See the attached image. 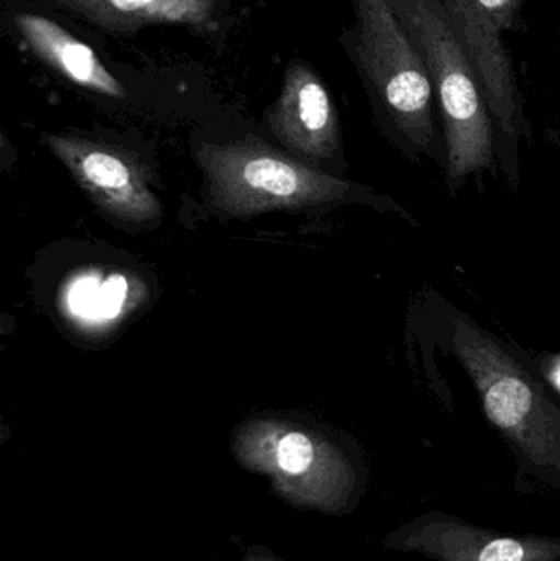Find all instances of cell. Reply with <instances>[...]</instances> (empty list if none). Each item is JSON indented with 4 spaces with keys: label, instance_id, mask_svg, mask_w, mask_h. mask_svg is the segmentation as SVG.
<instances>
[{
    "label": "cell",
    "instance_id": "obj_1",
    "mask_svg": "<svg viewBox=\"0 0 560 561\" xmlns=\"http://www.w3.org/2000/svg\"><path fill=\"white\" fill-rule=\"evenodd\" d=\"M420 46L446 134L447 186L459 193L473 173L495 171V118L441 0H393Z\"/></svg>",
    "mask_w": 560,
    "mask_h": 561
},
{
    "label": "cell",
    "instance_id": "obj_2",
    "mask_svg": "<svg viewBox=\"0 0 560 561\" xmlns=\"http://www.w3.org/2000/svg\"><path fill=\"white\" fill-rule=\"evenodd\" d=\"M355 62L391 128L414 151L439 161L434 125V85L420 46L393 0H352Z\"/></svg>",
    "mask_w": 560,
    "mask_h": 561
},
{
    "label": "cell",
    "instance_id": "obj_3",
    "mask_svg": "<svg viewBox=\"0 0 560 561\" xmlns=\"http://www.w3.org/2000/svg\"><path fill=\"white\" fill-rule=\"evenodd\" d=\"M196 158L206 171L210 203L239 219L344 203L364 190L312 170L255 137L201 145Z\"/></svg>",
    "mask_w": 560,
    "mask_h": 561
},
{
    "label": "cell",
    "instance_id": "obj_4",
    "mask_svg": "<svg viewBox=\"0 0 560 561\" xmlns=\"http://www.w3.org/2000/svg\"><path fill=\"white\" fill-rule=\"evenodd\" d=\"M450 25L476 69L485 92L487 104L502 134L503 147L512 154L518 171L516 145L529 138L523 114L522 95L516 84L505 33L515 25L519 0H441Z\"/></svg>",
    "mask_w": 560,
    "mask_h": 561
},
{
    "label": "cell",
    "instance_id": "obj_5",
    "mask_svg": "<svg viewBox=\"0 0 560 561\" xmlns=\"http://www.w3.org/2000/svg\"><path fill=\"white\" fill-rule=\"evenodd\" d=\"M454 348L496 427L510 434L523 435L532 431L535 435L558 415L541 385L483 330L459 320Z\"/></svg>",
    "mask_w": 560,
    "mask_h": 561
},
{
    "label": "cell",
    "instance_id": "obj_6",
    "mask_svg": "<svg viewBox=\"0 0 560 561\" xmlns=\"http://www.w3.org/2000/svg\"><path fill=\"white\" fill-rule=\"evenodd\" d=\"M43 140L108 216L130 224H147L161 216L160 201L148 186L144 167L128 151L75 135H45Z\"/></svg>",
    "mask_w": 560,
    "mask_h": 561
},
{
    "label": "cell",
    "instance_id": "obj_7",
    "mask_svg": "<svg viewBox=\"0 0 560 561\" xmlns=\"http://www.w3.org/2000/svg\"><path fill=\"white\" fill-rule=\"evenodd\" d=\"M268 121L283 147L308 163L331 160L341 145L334 102L318 72L306 62H289Z\"/></svg>",
    "mask_w": 560,
    "mask_h": 561
},
{
    "label": "cell",
    "instance_id": "obj_8",
    "mask_svg": "<svg viewBox=\"0 0 560 561\" xmlns=\"http://www.w3.org/2000/svg\"><path fill=\"white\" fill-rule=\"evenodd\" d=\"M15 26L36 58L62 78L107 98L122 99L127 95L124 85L105 68L94 49L58 23L35 13H19Z\"/></svg>",
    "mask_w": 560,
    "mask_h": 561
},
{
    "label": "cell",
    "instance_id": "obj_9",
    "mask_svg": "<svg viewBox=\"0 0 560 561\" xmlns=\"http://www.w3.org/2000/svg\"><path fill=\"white\" fill-rule=\"evenodd\" d=\"M95 28L127 33L148 25H209L217 0H48Z\"/></svg>",
    "mask_w": 560,
    "mask_h": 561
},
{
    "label": "cell",
    "instance_id": "obj_10",
    "mask_svg": "<svg viewBox=\"0 0 560 561\" xmlns=\"http://www.w3.org/2000/svg\"><path fill=\"white\" fill-rule=\"evenodd\" d=\"M273 438V437H272ZM275 440L276 461L289 474H301L315 460V444L302 432L289 431Z\"/></svg>",
    "mask_w": 560,
    "mask_h": 561
},
{
    "label": "cell",
    "instance_id": "obj_11",
    "mask_svg": "<svg viewBox=\"0 0 560 561\" xmlns=\"http://www.w3.org/2000/svg\"><path fill=\"white\" fill-rule=\"evenodd\" d=\"M525 549L512 539L493 540L480 553L479 561H523Z\"/></svg>",
    "mask_w": 560,
    "mask_h": 561
},
{
    "label": "cell",
    "instance_id": "obj_12",
    "mask_svg": "<svg viewBox=\"0 0 560 561\" xmlns=\"http://www.w3.org/2000/svg\"><path fill=\"white\" fill-rule=\"evenodd\" d=\"M541 369L549 382L560 392V355L548 356L541 363Z\"/></svg>",
    "mask_w": 560,
    "mask_h": 561
}]
</instances>
